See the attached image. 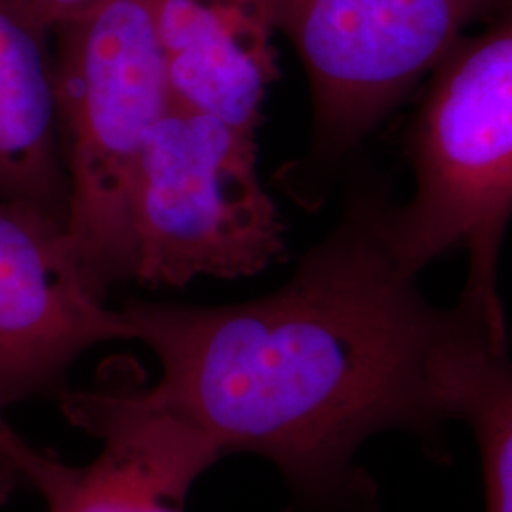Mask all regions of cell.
<instances>
[{"mask_svg": "<svg viewBox=\"0 0 512 512\" xmlns=\"http://www.w3.org/2000/svg\"><path fill=\"white\" fill-rule=\"evenodd\" d=\"M391 194L366 177L327 238L274 293L230 306L126 300L135 340L162 376L129 391L219 458L274 461L300 512H380L355 465L366 439L403 429L440 439L484 338L507 342L458 302L431 306L389 239Z\"/></svg>", "mask_w": 512, "mask_h": 512, "instance_id": "1", "label": "cell"}, {"mask_svg": "<svg viewBox=\"0 0 512 512\" xmlns=\"http://www.w3.org/2000/svg\"><path fill=\"white\" fill-rule=\"evenodd\" d=\"M427 78L404 137L414 194L391 205L389 239L414 274L463 251L459 302L509 336L497 279L512 217V0Z\"/></svg>", "mask_w": 512, "mask_h": 512, "instance_id": "2", "label": "cell"}, {"mask_svg": "<svg viewBox=\"0 0 512 512\" xmlns=\"http://www.w3.org/2000/svg\"><path fill=\"white\" fill-rule=\"evenodd\" d=\"M67 230L93 293L135 277L133 186L171 105L150 0H103L52 27Z\"/></svg>", "mask_w": 512, "mask_h": 512, "instance_id": "3", "label": "cell"}, {"mask_svg": "<svg viewBox=\"0 0 512 512\" xmlns=\"http://www.w3.org/2000/svg\"><path fill=\"white\" fill-rule=\"evenodd\" d=\"M131 209L133 281L148 289L249 277L287 253L285 224L258 173V135L175 103L148 135Z\"/></svg>", "mask_w": 512, "mask_h": 512, "instance_id": "4", "label": "cell"}, {"mask_svg": "<svg viewBox=\"0 0 512 512\" xmlns=\"http://www.w3.org/2000/svg\"><path fill=\"white\" fill-rule=\"evenodd\" d=\"M277 29L308 76L304 186L359 147L435 71L465 31L511 0H274Z\"/></svg>", "mask_w": 512, "mask_h": 512, "instance_id": "5", "label": "cell"}, {"mask_svg": "<svg viewBox=\"0 0 512 512\" xmlns=\"http://www.w3.org/2000/svg\"><path fill=\"white\" fill-rule=\"evenodd\" d=\"M114 340H135V332L88 285L65 219L0 200L2 401L54 389L80 355Z\"/></svg>", "mask_w": 512, "mask_h": 512, "instance_id": "6", "label": "cell"}, {"mask_svg": "<svg viewBox=\"0 0 512 512\" xmlns=\"http://www.w3.org/2000/svg\"><path fill=\"white\" fill-rule=\"evenodd\" d=\"M171 103L256 133L281 78L274 0H150Z\"/></svg>", "mask_w": 512, "mask_h": 512, "instance_id": "7", "label": "cell"}, {"mask_svg": "<svg viewBox=\"0 0 512 512\" xmlns=\"http://www.w3.org/2000/svg\"><path fill=\"white\" fill-rule=\"evenodd\" d=\"M0 200L67 215L54 33L33 0H0Z\"/></svg>", "mask_w": 512, "mask_h": 512, "instance_id": "8", "label": "cell"}, {"mask_svg": "<svg viewBox=\"0 0 512 512\" xmlns=\"http://www.w3.org/2000/svg\"><path fill=\"white\" fill-rule=\"evenodd\" d=\"M458 421L473 431L488 512H512V361L509 346L486 342L461 372Z\"/></svg>", "mask_w": 512, "mask_h": 512, "instance_id": "9", "label": "cell"}, {"mask_svg": "<svg viewBox=\"0 0 512 512\" xmlns=\"http://www.w3.org/2000/svg\"><path fill=\"white\" fill-rule=\"evenodd\" d=\"M6 403L0 397V499L18 486H33L44 454L31 448L4 418Z\"/></svg>", "mask_w": 512, "mask_h": 512, "instance_id": "10", "label": "cell"}, {"mask_svg": "<svg viewBox=\"0 0 512 512\" xmlns=\"http://www.w3.org/2000/svg\"><path fill=\"white\" fill-rule=\"evenodd\" d=\"M99 2L103 0H33L40 16L50 27Z\"/></svg>", "mask_w": 512, "mask_h": 512, "instance_id": "11", "label": "cell"}]
</instances>
